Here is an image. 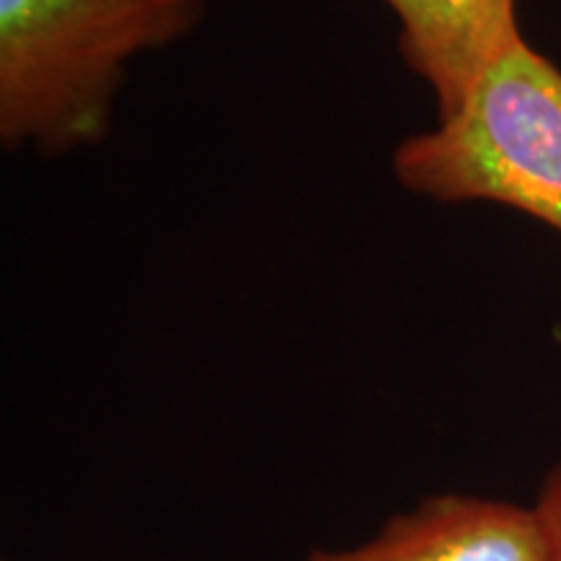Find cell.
<instances>
[{"label":"cell","mask_w":561,"mask_h":561,"mask_svg":"<svg viewBox=\"0 0 561 561\" xmlns=\"http://www.w3.org/2000/svg\"><path fill=\"white\" fill-rule=\"evenodd\" d=\"M305 561H551L533 504L481 494L424 496L359 543L314 549Z\"/></svg>","instance_id":"obj_3"},{"label":"cell","mask_w":561,"mask_h":561,"mask_svg":"<svg viewBox=\"0 0 561 561\" xmlns=\"http://www.w3.org/2000/svg\"><path fill=\"white\" fill-rule=\"evenodd\" d=\"M208 0H0V144L39 157L102 144L138 55L178 45Z\"/></svg>","instance_id":"obj_1"},{"label":"cell","mask_w":561,"mask_h":561,"mask_svg":"<svg viewBox=\"0 0 561 561\" xmlns=\"http://www.w3.org/2000/svg\"><path fill=\"white\" fill-rule=\"evenodd\" d=\"M533 510L541 517L546 538H549L551 561H561V460L546 473L533 500Z\"/></svg>","instance_id":"obj_5"},{"label":"cell","mask_w":561,"mask_h":561,"mask_svg":"<svg viewBox=\"0 0 561 561\" xmlns=\"http://www.w3.org/2000/svg\"><path fill=\"white\" fill-rule=\"evenodd\" d=\"M398 21L401 60L432 89L437 121L460 107L473 83L523 39L515 0H382Z\"/></svg>","instance_id":"obj_4"},{"label":"cell","mask_w":561,"mask_h":561,"mask_svg":"<svg viewBox=\"0 0 561 561\" xmlns=\"http://www.w3.org/2000/svg\"><path fill=\"white\" fill-rule=\"evenodd\" d=\"M405 191L434 203H496L561 234V68L517 39L450 117L392 151Z\"/></svg>","instance_id":"obj_2"}]
</instances>
